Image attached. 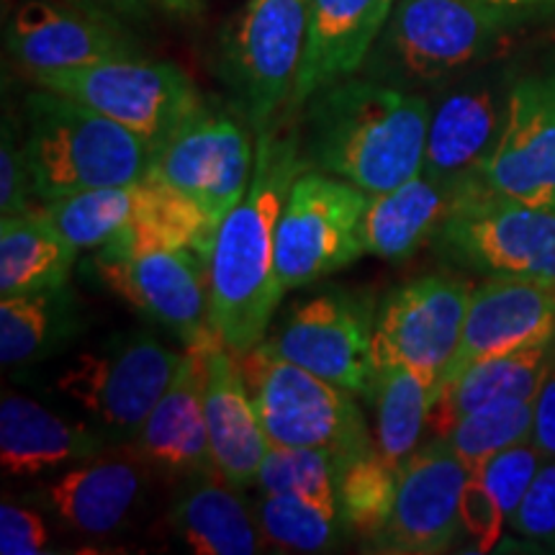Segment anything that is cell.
Masks as SVG:
<instances>
[{
	"label": "cell",
	"mask_w": 555,
	"mask_h": 555,
	"mask_svg": "<svg viewBox=\"0 0 555 555\" xmlns=\"http://www.w3.org/2000/svg\"><path fill=\"white\" fill-rule=\"evenodd\" d=\"M80 249L39 208L0 221V296L62 288Z\"/></svg>",
	"instance_id": "obj_29"
},
{
	"label": "cell",
	"mask_w": 555,
	"mask_h": 555,
	"mask_svg": "<svg viewBox=\"0 0 555 555\" xmlns=\"http://www.w3.org/2000/svg\"><path fill=\"white\" fill-rule=\"evenodd\" d=\"M474 180L494 196L555 211V67L512 86L502 137Z\"/></svg>",
	"instance_id": "obj_17"
},
{
	"label": "cell",
	"mask_w": 555,
	"mask_h": 555,
	"mask_svg": "<svg viewBox=\"0 0 555 555\" xmlns=\"http://www.w3.org/2000/svg\"><path fill=\"white\" fill-rule=\"evenodd\" d=\"M255 170L249 124L204 106L152 152L147 176L196 201L217 224L240 204Z\"/></svg>",
	"instance_id": "obj_13"
},
{
	"label": "cell",
	"mask_w": 555,
	"mask_h": 555,
	"mask_svg": "<svg viewBox=\"0 0 555 555\" xmlns=\"http://www.w3.org/2000/svg\"><path fill=\"white\" fill-rule=\"evenodd\" d=\"M240 363L270 446L327 450L337 468L376 446L356 393L281 358L266 339Z\"/></svg>",
	"instance_id": "obj_5"
},
{
	"label": "cell",
	"mask_w": 555,
	"mask_h": 555,
	"mask_svg": "<svg viewBox=\"0 0 555 555\" xmlns=\"http://www.w3.org/2000/svg\"><path fill=\"white\" fill-rule=\"evenodd\" d=\"M204 409L217 470L237 489L258 481V470L270 442L260 425L237 352L217 335L204 339Z\"/></svg>",
	"instance_id": "obj_20"
},
{
	"label": "cell",
	"mask_w": 555,
	"mask_h": 555,
	"mask_svg": "<svg viewBox=\"0 0 555 555\" xmlns=\"http://www.w3.org/2000/svg\"><path fill=\"white\" fill-rule=\"evenodd\" d=\"M399 468L373 446L337 468V504L347 532L373 538L384 530L397 502Z\"/></svg>",
	"instance_id": "obj_32"
},
{
	"label": "cell",
	"mask_w": 555,
	"mask_h": 555,
	"mask_svg": "<svg viewBox=\"0 0 555 555\" xmlns=\"http://www.w3.org/2000/svg\"><path fill=\"white\" fill-rule=\"evenodd\" d=\"M237 486L221 474L183 478L168 522L176 538L198 555H253L262 543L258 515Z\"/></svg>",
	"instance_id": "obj_25"
},
{
	"label": "cell",
	"mask_w": 555,
	"mask_h": 555,
	"mask_svg": "<svg viewBox=\"0 0 555 555\" xmlns=\"http://www.w3.org/2000/svg\"><path fill=\"white\" fill-rule=\"evenodd\" d=\"M155 9L172 13V16H196L201 11V0H152Z\"/></svg>",
	"instance_id": "obj_44"
},
{
	"label": "cell",
	"mask_w": 555,
	"mask_h": 555,
	"mask_svg": "<svg viewBox=\"0 0 555 555\" xmlns=\"http://www.w3.org/2000/svg\"><path fill=\"white\" fill-rule=\"evenodd\" d=\"M509 525L517 535L555 543V457L540 466Z\"/></svg>",
	"instance_id": "obj_39"
},
{
	"label": "cell",
	"mask_w": 555,
	"mask_h": 555,
	"mask_svg": "<svg viewBox=\"0 0 555 555\" xmlns=\"http://www.w3.org/2000/svg\"><path fill=\"white\" fill-rule=\"evenodd\" d=\"M376 314L365 291L330 288L296 304L266 343L319 378L371 399L378 376L373 363Z\"/></svg>",
	"instance_id": "obj_10"
},
{
	"label": "cell",
	"mask_w": 555,
	"mask_h": 555,
	"mask_svg": "<svg viewBox=\"0 0 555 555\" xmlns=\"http://www.w3.org/2000/svg\"><path fill=\"white\" fill-rule=\"evenodd\" d=\"M470 183L474 178L440 180L420 170L397 189L371 196L363 219L365 255L388 262L412 258L427 240H435Z\"/></svg>",
	"instance_id": "obj_24"
},
{
	"label": "cell",
	"mask_w": 555,
	"mask_h": 555,
	"mask_svg": "<svg viewBox=\"0 0 555 555\" xmlns=\"http://www.w3.org/2000/svg\"><path fill=\"white\" fill-rule=\"evenodd\" d=\"M435 242L448 258L491 275L555 278V211L494 196L476 180Z\"/></svg>",
	"instance_id": "obj_12"
},
{
	"label": "cell",
	"mask_w": 555,
	"mask_h": 555,
	"mask_svg": "<svg viewBox=\"0 0 555 555\" xmlns=\"http://www.w3.org/2000/svg\"><path fill=\"white\" fill-rule=\"evenodd\" d=\"M304 157L371 196L420 176L433 108L412 90L376 78H345L307 101Z\"/></svg>",
	"instance_id": "obj_2"
},
{
	"label": "cell",
	"mask_w": 555,
	"mask_h": 555,
	"mask_svg": "<svg viewBox=\"0 0 555 555\" xmlns=\"http://www.w3.org/2000/svg\"><path fill=\"white\" fill-rule=\"evenodd\" d=\"M371 401L376 404V448L399 468L429 429L433 388L406 365L380 367Z\"/></svg>",
	"instance_id": "obj_31"
},
{
	"label": "cell",
	"mask_w": 555,
	"mask_h": 555,
	"mask_svg": "<svg viewBox=\"0 0 555 555\" xmlns=\"http://www.w3.org/2000/svg\"><path fill=\"white\" fill-rule=\"evenodd\" d=\"M78 327L75 296L50 288L0 301V360L24 365L57 352Z\"/></svg>",
	"instance_id": "obj_30"
},
{
	"label": "cell",
	"mask_w": 555,
	"mask_h": 555,
	"mask_svg": "<svg viewBox=\"0 0 555 555\" xmlns=\"http://www.w3.org/2000/svg\"><path fill=\"white\" fill-rule=\"evenodd\" d=\"M180 360L183 352L150 335H134L75 358L57 376V391L75 401L108 437L134 440L168 391Z\"/></svg>",
	"instance_id": "obj_9"
},
{
	"label": "cell",
	"mask_w": 555,
	"mask_h": 555,
	"mask_svg": "<svg viewBox=\"0 0 555 555\" xmlns=\"http://www.w3.org/2000/svg\"><path fill=\"white\" fill-rule=\"evenodd\" d=\"M286 121L258 137L249 189L217 229L208 258V322L242 358L268 337L286 291L275 275V232L296 178L311 165Z\"/></svg>",
	"instance_id": "obj_1"
},
{
	"label": "cell",
	"mask_w": 555,
	"mask_h": 555,
	"mask_svg": "<svg viewBox=\"0 0 555 555\" xmlns=\"http://www.w3.org/2000/svg\"><path fill=\"white\" fill-rule=\"evenodd\" d=\"M139 180L129 185H106L69 196L41 201L37 206L78 249H99L116 237L134 217Z\"/></svg>",
	"instance_id": "obj_33"
},
{
	"label": "cell",
	"mask_w": 555,
	"mask_h": 555,
	"mask_svg": "<svg viewBox=\"0 0 555 555\" xmlns=\"http://www.w3.org/2000/svg\"><path fill=\"white\" fill-rule=\"evenodd\" d=\"M90 5H99V9L114 13L124 21H144L150 16V11L155 9L152 0H86Z\"/></svg>",
	"instance_id": "obj_43"
},
{
	"label": "cell",
	"mask_w": 555,
	"mask_h": 555,
	"mask_svg": "<svg viewBox=\"0 0 555 555\" xmlns=\"http://www.w3.org/2000/svg\"><path fill=\"white\" fill-rule=\"evenodd\" d=\"M50 545L44 519L39 512L13 502L0 504V553L3 555H37Z\"/></svg>",
	"instance_id": "obj_41"
},
{
	"label": "cell",
	"mask_w": 555,
	"mask_h": 555,
	"mask_svg": "<svg viewBox=\"0 0 555 555\" xmlns=\"http://www.w3.org/2000/svg\"><path fill=\"white\" fill-rule=\"evenodd\" d=\"M309 11L311 0H247L221 37L219 75L258 137L283 119L294 95Z\"/></svg>",
	"instance_id": "obj_6"
},
{
	"label": "cell",
	"mask_w": 555,
	"mask_h": 555,
	"mask_svg": "<svg viewBox=\"0 0 555 555\" xmlns=\"http://www.w3.org/2000/svg\"><path fill=\"white\" fill-rule=\"evenodd\" d=\"M504 119L489 90L450 93L433 108L422 172L440 180H470L494 152Z\"/></svg>",
	"instance_id": "obj_27"
},
{
	"label": "cell",
	"mask_w": 555,
	"mask_h": 555,
	"mask_svg": "<svg viewBox=\"0 0 555 555\" xmlns=\"http://www.w3.org/2000/svg\"><path fill=\"white\" fill-rule=\"evenodd\" d=\"M34 201V178L26 157L24 139L9 119L3 121V144H0V214L16 217V214L31 211Z\"/></svg>",
	"instance_id": "obj_38"
},
{
	"label": "cell",
	"mask_w": 555,
	"mask_h": 555,
	"mask_svg": "<svg viewBox=\"0 0 555 555\" xmlns=\"http://www.w3.org/2000/svg\"><path fill=\"white\" fill-rule=\"evenodd\" d=\"M543 455L532 446L530 440L517 442V446L499 450L496 455H491L489 461H483L481 466L470 468L483 478V483L489 486L491 494L496 496V502L502 504L506 519L515 515V509L522 502L530 483L535 481L540 466H543Z\"/></svg>",
	"instance_id": "obj_37"
},
{
	"label": "cell",
	"mask_w": 555,
	"mask_h": 555,
	"mask_svg": "<svg viewBox=\"0 0 555 555\" xmlns=\"http://www.w3.org/2000/svg\"><path fill=\"white\" fill-rule=\"evenodd\" d=\"M555 337V278L494 275L474 288L442 393L478 360Z\"/></svg>",
	"instance_id": "obj_18"
},
{
	"label": "cell",
	"mask_w": 555,
	"mask_h": 555,
	"mask_svg": "<svg viewBox=\"0 0 555 555\" xmlns=\"http://www.w3.org/2000/svg\"><path fill=\"white\" fill-rule=\"evenodd\" d=\"M255 515L268 545L286 553H324L339 545L347 527L339 512L324 509L307 499L260 494Z\"/></svg>",
	"instance_id": "obj_34"
},
{
	"label": "cell",
	"mask_w": 555,
	"mask_h": 555,
	"mask_svg": "<svg viewBox=\"0 0 555 555\" xmlns=\"http://www.w3.org/2000/svg\"><path fill=\"white\" fill-rule=\"evenodd\" d=\"M219 224L185 196L155 178L139 180V198L129 224L106 242L103 249L119 255L150 253V249L189 247L211 258Z\"/></svg>",
	"instance_id": "obj_28"
},
{
	"label": "cell",
	"mask_w": 555,
	"mask_h": 555,
	"mask_svg": "<svg viewBox=\"0 0 555 555\" xmlns=\"http://www.w3.org/2000/svg\"><path fill=\"white\" fill-rule=\"evenodd\" d=\"M111 437L95 425L67 422L29 397L0 401V468L11 478H34L106 450Z\"/></svg>",
	"instance_id": "obj_23"
},
{
	"label": "cell",
	"mask_w": 555,
	"mask_h": 555,
	"mask_svg": "<svg viewBox=\"0 0 555 555\" xmlns=\"http://www.w3.org/2000/svg\"><path fill=\"white\" fill-rule=\"evenodd\" d=\"M26 157L34 198L54 201L147 176L152 150L142 137L86 103L39 88L26 99Z\"/></svg>",
	"instance_id": "obj_3"
},
{
	"label": "cell",
	"mask_w": 555,
	"mask_h": 555,
	"mask_svg": "<svg viewBox=\"0 0 555 555\" xmlns=\"http://www.w3.org/2000/svg\"><path fill=\"white\" fill-rule=\"evenodd\" d=\"M150 468L137 446H108L54 478L47 486V504L80 535H111L142 502Z\"/></svg>",
	"instance_id": "obj_19"
},
{
	"label": "cell",
	"mask_w": 555,
	"mask_h": 555,
	"mask_svg": "<svg viewBox=\"0 0 555 555\" xmlns=\"http://www.w3.org/2000/svg\"><path fill=\"white\" fill-rule=\"evenodd\" d=\"M93 270L131 309L155 319L185 347L214 335L208 322V260L196 249L119 255L99 247Z\"/></svg>",
	"instance_id": "obj_15"
},
{
	"label": "cell",
	"mask_w": 555,
	"mask_h": 555,
	"mask_svg": "<svg viewBox=\"0 0 555 555\" xmlns=\"http://www.w3.org/2000/svg\"><path fill=\"white\" fill-rule=\"evenodd\" d=\"M34 82L101 111L142 137L152 152L206 106L196 82L178 65L144 57L41 73Z\"/></svg>",
	"instance_id": "obj_8"
},
{
	"label": "cell",
	"mask_w": 555,
	"mask_h": 555,
	"mask_svg": "<svg viewBox=\"0 0 555 555\" xmlns=\"http://www.w3.org/2000/svg\"><path fill=\"white\" fill-rule=\"evenodd\" d=\"M517 13L483 0H397L363 73L399 88L437 82L481 57Z\"/></svg>",
	"instance_id": "obj_4"
},
{
	"label": "cell",
	"mask_w": 555,
	"mask_h": 555,
	"mask_svg": "<svg viewBox=\"0 0 555 555\" xmlns=\"http://www.w3.org/2000/svg\"><path fill=\"white\" fill-rule=\"evenodd\" d=\"M5 47L31 78L108 60L142 57L127 21L86 0H24L9 21Z\"/></svg>",
	"instance_id": "obj_14"
},
{
	"label": "cell",
	"mask_w": 555,
	"mask_h": 555,
	"mask_svg": "<svg viewBox=\"0 0 555 555\" xmlns=\"http://www.w3.org/2000/svg\"><path fill=\"white\" fill-rule=\"evenodd\" d=\"M371 193L350 180L309 168L296 178L275 232V275L294 291L352 266L363 245Z\"/></svg>",
	"instance_id": "obj_7"
},
{
	"label": "cell",
	"mask_w": 555,
	"mask_h": 555,
	"mask_svg": "<svg viewBox=\"0 0 555 555\" xmlns=\"http://www.w3.org/2000/svg\"><path fill=\"white\" fill-rule=\"evenodd\" d=\"M470 466L433 437L399 466L397 502L384 530L371 540L376 553L435 555L448 551L461 532V496Z\"/></svg>",
	"instance_id": "obj_16"
},
{
	"label": "cell",
	"mask_w": 555,
	"mask_h": 555,
	"mask_svg": "<svg viewBox=\"0 0 555 555\" xmlns=\"http://www.w3.org/2000/svg\"><path fill=\"white\" fill-rule=\"evenodd\" d=\"M255 483L260 494L298 496L324 509L339 512L337 466L327 450L270 446Z\"/></svg>",
	"instance_id": "obj_35"
},
{
	"label": "cell",
	"mask_w": 555,
	"mask_h": 555,
	"mask_svg": "<svg viewBox=\"0 0 555 555\" xmlns=\"http://www.w3.org/2000/svg\"><path fill=\"white\" fill-rule=\"evenodd\" d=\"M532 422H535V399L502 401L461 416L450 427L446 440L470 468H476L499 450L530 440Z\"/></svg>",
	"instance_id": "obj_36"
},
{
	"label": "cell",
	"mask_w": 555,
	"mask_h": 555,
	"mask_svg": "<svg viewBox=\"0 0 555 555\" xmlns=\"http://www.w3.org/2000/svg\"><path fill=\"white\" fill-rule=\"evenodd\" d=\"M470 283L455 275H425L393 288L376 314V371L406 365L433 388L435 404L461 347L470 304Z\"/></svg>",
	"instance_id": "obj_11"
},
{
	"label": "cell",
	"mask_w": 555,
	"mask_h": 555,
	"mask_svg": "<svg viewBox=\"0 0 555 555\" xmlns=\"http://www.w3.org/2000/svg\"><path fill=\"white\" fill-rule=\"evenodd\" d=\"M483 3L502 5V9L522 13L527 9H538V5H555V0H483Z\"/></svg>",
	"instance_id": "obj_45"
},
{
	"label": "cell",
	"mask_w": 555,
	"mask_h": 555,
	"mask_svg": "<svg viewBox=\"0 0 555 555\" xmlns=\"http://www.w3.org/2000/svg\"><path fill=\"white\" fill-rule=\"evenodd\" d=\"M204 384V343H198L185 347L168 391L134 435V446L147 457L150 466L180 481L201 474H219L208 446Z\"/></svg>",
	"instance_id": "obj_22"
},
{
	"label": "cell",
	"mask_w": 555,
	"mask_h": 555,
	"mask_svg": "<svg viewBox=\"0 0 555 555\" xmlns=\"http://www.w3.org/2000/svg\"><path fill=\"white\" fill-rule=\"evenodd\" d=\"M393 5L397 0H311L307 50L283 119H294L322 88L363 69Z\"/></svg>",
	"instance_id": "obj_21"
},
{
	"label": "cell",
	"mask_w": 555,
	"mask_h": 555,
	"mask_svg": "<svg viewBox=\"0 0 555 555\" xmlns=\"http://www.w3.org/2000/svg\"><path fill=\"white\" fill-rule=\"evenodd\" d=\"M555 365V337L478 360L437 399L429 414L433 437H446L461 416L502 401L535 399Z\"/></svg>",
	"instance_id": "obj_26"
},
{
	"label": "cell",
	"mask_w": 555,
	"mask_h": 555,
	"mask_svg": "<svg viewBox=\"0 0 555 555\" xmlns=\"http://www.w3.org/2000/svg\"><path fill=\"white\" fill-rule=\"evenodd\" d=\"M506 515L483 478L470 470V478L461 496V525L476 543L478 553H489L502 538Z\"/></svg>",
	"instance_id": "obj_40"
},
{
	"label": "cell",
	"mask_w": 555,
	"mask_h": 555,
	"mask_svg": "<svg viewBox=\"0 0 555 555\" xmlns=\"http://www.w3.org/2000/svg\"><path fill=\"white\" fill-rule=\"evenodd\" d=\"M530 442L540 450V455L553 461L555 457V365L540 386L535 397V422H532Z\"/></svg>",
	"instance_id": "obj_42"
}]
</instances>
